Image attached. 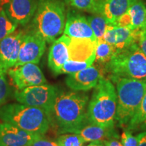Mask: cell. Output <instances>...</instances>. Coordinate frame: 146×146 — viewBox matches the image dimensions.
<instances>
[{"instance_id":"5b68a950","label":"cell","mask_w":146,"mask_h":146,"mask_svg":"<svg viewBox=\"0 0 146 146\" xmlns=\"http://www.w3.org/2000/svg\"><path fill=\"white\" fill-rule=\"evenodd\" d=\"M0 118L29 132L44 135L50 127L48 114L37 107L10 104L0 108Z\"/></svg>"},{"instance_id":"7402d4cb","label":"cell","mask_w":146,"mask_h":146,"mask_svg":"<svg viewBox=\"0 0 146 146\" xmlns=\"http://www.w3.org/2000/svg\"><path fill=\"white\" fill-rule=\"evenodd\" d=\"M116 52L114 47L104 39H98L96 45V60L100 64L104 66Z\"/></svg>"},{"instance_id":"277c9868","label":"cell","mask_w":146,"mask_h":146,"mask_svg":"<svg viewBox=\"0 0 146 146\" xmlns=\"http://www.w3.org/2000/svg\"><path fill=\"white\" fill-rule=\"evenodd\" d=\"M110 78L116 84L117 95L115 121L120 127H127L141 104L146 91V82L124 77Z\"/></svg>"},{"instance_id":"44dd1931","label":"cell","mask_w":146,"mask_h":146,"mask_svg":"<svg viewBox=\"0 0 146 146\" xmlns=\"http://www.w3.org/2000/svg\"><path fill=\"white\" fill-rule=\"evenodd\" d=\"M127 130L133 132L146 130V91L139 107L127 125Z\"/></svg>"},{"instance_id":"836d02e7","label":"cell","mask_w":146,"mask_h":146,"mask_svg":"<svg viewBox=\"0 0 146 146\" xmlns=\"http://www.w3.org/2000/svg\"><path fill=\"white\" fill-rule=\"evenodd\" d=\"M143 30H146V23H145V27H144V29Z\"/></svg>"},{"instance_id":"d4e9b609","label":"cell","mask_w":146,"mask_h":146,"mask_svg":"<svg viewBox=\"0 0 146 146\" xmlns=\"http://www.w3.org/2000/svg\"><path fill=\"white\" fill-rule=\"evenodd\" d=\"M18 25L12 22L2 8H0V41L14 33Z\"/></svg>"},{"instance_id":"9a60e30c","label":"cell","mask_w":146,"mask_h":146,"mask_svg":"<svg viewBox=\"0 0 146 146\" xmlns=\"http://www.w3.org/2000/svg\"><path fill=\"white\" fill-rule=\"evenodd\" d=\"M101 76L100 70L91 65L84 70L69 74L65 83L72 91H87L96 86Z\"/></svg>"},{"instance_id":"30bf717a","label":"cell","mask_w":146,"mask_h":146,"mask_svg":"<svg viewBox=\"0 0 146 146\" xmlns=\"http://www.w3.org/2000/svg\"><path fill=\"white\" fill-rule=\"evenodd\" d=\"M37 6V0H2V8L8 18L17 25L25 26L32 20Z\"/></svg>"},{"instance_id":"5bb4252c","label":"cell","mask_w":146,"mask_h":146,"mask_svg":"<svg viewBox=\"0 0 146 146\" xmlns=\"http://www.w3.org/2000/svg\"><path fill=\"white\" fill-rule=\"evenodd\" d=\"M64 33L66 35L75 39H90L96 41L97 39L91 29L88 20L74 10H69Z\"/></svg>"},{"instance_id":"83f0119b","label":"cell","mask_w":146,"mask_h":146,"mask_svg":"<svg viewBox=\"0 0 146 146\" xmlns=\"http://www.w3.org/2000/svg\"><path fill=\"white\" fill-rule=\"evenodd\" d=\"M121 143L123 146H137V136L133 135V132L127 129L121 135Z\"/></svg>"},{"instance_id":"ffe728a7","label":"cell","mask_w":146,"mask_h":146,"mask_svg":"<svg viewBox=\"0 0 146 146\" xmlns=\"http://www.w3.org/2000/svg\"><path fill=\"white\" fill-rule=\"evenodd\" d=\"M75 134L79 135L86 142L104 141L111 138H118L114 128H106L88 123L76 131Z\"/></svg>"},{"instance_id":"3957f363","label":"cell","mask_w":146,"mask_h":146,"mask_svg":"<svg viewBox=\"0 0 146 146\" xmlns=\"http://www.w3.org/2000/svg\"><path fill=\"white\" fill-rule=\"evenodd\" d=\"M117 107V95L112 81L101 76L87 107L89 123L114 128Z\"/></svg>"},{"instance_id":"ac0fdd59","label":"cell","mask_w":146,"mask_h":146,"mask_svg":"<svg viewBox=\"0 0 146 146\" xmlns=\"http://www.w3.org/2000/svg\"><path fill=\"white\" fill-rule=\"evenodd\" d=\"M146 23V6L142 0H135L115 25L131 29L143 30Z\"/></svg>"},{"instance_id":"4fadbf2b","label":"cell","mask_w":146,"mask_h":146,"mask_svg":"<svg viewBox=\"0 0 146 146\" xmlns=\"http://www.w3.org/2000/svg\"><path fill=\"white\" fill-rule=\"evenodd\" d=\"M25 35V32L18 30L0 41V64L7 70L14 67L17 62Z\"/></svg>"},{"instance_id":"4316f807","label":"cell","mask_w":146,"mask_h":146,"mask_svg":"<svg viewBox=\"0 0 146 146\" xmlns=\"http://www.w3.org/2000/svg\"><path fill=\"white\" fill-rule=\"evenodd\" d=\"M8 70L0 64V106L8 100L11 95V89L6 78Z\"/></svg>"},{"instance_id":"cb8c5ba5","label":"cell","mask_w":146,"mask_h":146,"mask_svg":"<svg viewBox=\"0 0 146 146\" xmlns=\"http://www.w3.org/2000/svg\"><path fill=\"white\" fill-rule=\"evenodd\" d=\"M65 3L79 10L98 14V0H64Z\"/></svg>"},{"instance_id":"9c48e42d","label":"cell","mask_w":146,"mask_h":146,"mask_svg":"<svg viewBox=\"0 0 146 146\" xmlns=\"http://www.w3.org/2000/svg\"><path fill=\"white\" fill-rule=\"evenodd\" d=\"M46 41L32 31L25 32L20 48L17 62L14 66L27 63L38 64L44 54Z\"/></svg>"},{"instance_id":"8992f818","label":"cell","mask_w":146,"mask_h":146,"mask_svg":"<svg viewBox=\"0 0 146 146\" xmlns=\"http://www.w3.org/2000/svg\"><path fill=\"white\" fill-rule=\"evenodd\" d=\"M104 67L110 78L124 77L146 82V56L137 43L116 51Z\"/></svg>"},{"instance_id":"6da1fadb","label":"cell","mask_w":146,"mask_h":146,"mask_svg":"<svg viewBox=\"0 0 146 146\" xmlns=\"http://www.w3.org/2000/svg\"><path fill=\"white\" fill-rule=\"evenodd\" d=\"M88 104L85 93L60 90L49 116L50 126L56 127L60 134L74 133L89 123Z\"/></svg>"},{"instance_id":"52a82bcc","label":"cell","mask_w":146,"mask_h":146,"mask_svg":"<svg viewBox=\"0 0 146 146\" xmlns=\"http://www.w3.org/2000/svg\"><path fill=\"white\" fill-rule=\"evenodd\" d=\"M59 91L57 87L45 83L16 91L14 98L23 104L41 108L50 116Z\"/></svg>"},{"instance_id":"d6a6232c","label":"cell","mask_w":146,"mask_h":146,"mask_svg":"<svg viewBox=\"0 0 146 146\" xmlns=\"http://www.w3.org/2000/svg\"><path fill=\"white\" fill-rule=\"evenodd\" d=\"M87 146H106L104 141H93Z\"/></svg>"},{"instance_id":"ba28073f","label":"cell","mask_w":146,"mask_h":146,"mask_svg":"<svg viewBox=\"0 0 146 146\" xmlns=\"http://www.w3.org/2000/svg\"><path fill=\"white\" fill-rule=\"evenodd\" d=\"M8 73L14 86L19 91L47 83L41 69L35 64L27 63L14 66V68H9Z\"/></svg>"},{"instance_id":"7c38bea8","label":"cell","mask_w":146,"mask_h":146,"mask_svg":"<svg viewBox=\"0 0 146 146\" xmlns=\"http://www.w3.org/2000/svg\"><path fill=\"white\" fill-rule=\"evenodd\" d=\"M41 136L8 123L0 125V146H29Z\"/></svg>"},{"instance_id":"7a4b0ae2","label":"cell","mask_w":146,"mask_h":146,"mask_svg":"<svg viewBox=\"0 0 146 146\" xmlns=\"http://www.w3.org/2000/svg\"><path fill=\"white\" fill-rule=\"evenodd\" d=\"M65 4L62 0H37L31 31L47 43H53L64 30Z\"/></svg>"},{"instance_id":"f546056e","label":"cell","mask_w":146,"mask_h":146,"mask_svg":"<svg viewBox=\"0 0 146 146\" xmlns=\"http://www.w3.org/2000/svg\"><path fill=\"white\" fill-rule=\"evenodd\" d=\"M137 44L143 54L146 56V30H141Z\"/></svg>"},{"instance_id":"4dcf8cb0","label":"cell","mask_w":146,"mask_h":146,"mask_svg":"<svg viewBox=\"0 0 146 146\" xmlns=\"http://www.w3.org/2000/svg\"><path fill=\"white\" fill-rule=\"evenodd\" d=\"M137 136L138 138L137 146H146V130L139 133Z\"/></svg>"},{"instance_id":"d6986e66","label":"cell","mask_w":146,"mask_h":146,"mask_svg":"<svg viewBox=\"0 0 146 146\" xmlns=\"http://www.w3.org/2000/svg\"><path fill=\"white\" fill-rule=\"evenodd\" d=\"M135 0H98V14L108 23H114L128 10Z\"/></svg>"},{"instance_id":"603a6c76","label":"cell","mask_w":146,"mask_h":146,"mask_svg":"<svg viewBox=\"0 0 146 146\" xmlns=\"http://www.w3.org/2000/svg\"><path fill=\"white\" fill-rule=\"evenodd\" d=\"M87 18L97 40L103 39L106 29L109 24L106 20L100 14H94Z\"/></svg>"},{"instance_id":"484cf974","label":"cell","mask_w":146,"mask_h":146,"mask_svg":"<svg viewBox=\"0 0 146 146\" xmlns=\"http://www.w3.org/2000/svg\"><path fill=\"white\" fill-rule=\"evenodd\" d=\"M58 146H84L85 141L79 135L64 133L56 139Z\"/></svg>"},{"instance_id":"1f68e13d","label":"cell","mask_w":146,"mask_h":146,"mask_svg":"<svg viewBox=\"0 0 146 146\" xmlns=\"http://www.w3.org/2000/svg\"><path fill=\"white\" fill-rule=\"evenodd\" d=\"M118 138H111L104 141L106 146H123L121 142L117 139Z\"/></svg>"},{"instance_id":"8fae6325","label":"cell","mask_w":146,"mask_h":146,"mask_svg":"<svg viewBox=\"0 0 146 146\" xmlns=\"http://www.w3.org/2000/svg\"><path fill=\"white\" fill-rule=\"evenodd\" d=\"M141 30L131 29L109 23L103 39L114 47L116 51L123 50L133 43H137Z\"/></svg>"},{"instance_id":"f1b7e54d","label":"cell","mask_w":146,"mask_h":146,"mask_svg":"<svg viewBox=\"0 0 146 146\" xmlns=\"http://www.w3.org/2000/svg\"><path fill=\"white\" fill-rule=\"evenodd\" d=\"M29 146H58V144L56 141L47 139L42 135L36 139Z\"/></svg>"},{"instance_id":"e575fe53","label":"cell","mask_w":146,"mask_h":146,"mask_svg":"<svg viewBox=\"0 0 146 146\" xmlns=\"http://www.w3.org/2000/svg\"><path fill=\"white\" fill-rule=\"evenodd\" d=\"M0 1H2V0H0Z\"/></svg>"},{"instance_id":"2e32d148","label":"cell","mask_w":146,"mask_h":146,"mask_svg":"<svg viewBox=\"0 0 146 146\" xmlns=\"http://www.w3.org/2000/svg\"><path fill=\"white\" fill-rule=\"evenodd\" d=\"M71 38L64 34L53 42L48 55V66L56 75L60 74L63 66L69 58L68 46Z\"/></svg>"},{"instance_id":"e0dca14e","label":"cell","mask_w":146,"mask_h":146,"mask_svg":"<svg viewBox=\"0 0 146 146\" xmlns=\"http://www.w3.org/2000/svg\"><path fill=\"white\" fill-rule=\"evenodd\" d=\"M96 41L71 38L68 46V60L77 62L94 63L96 60Z\"/></svg>"}]
</instances>
